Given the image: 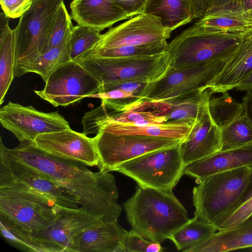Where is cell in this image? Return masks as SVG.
Returning a JSON list of instances; mask_svg holds the SVG:
<instances>
[{"label": "cell", "instance_id": "obj_1", "mask_svg": "<svg viewBox=\"0 0 252 252\" xmlns=\"http://www.w3.org/2000/svg\"><path fill=\"white\" fill-rule=\"evenodd\" d=\"M6 151L13 159L39 172L77 197L80 207L104 222L118 221L122 208L118 203L119 191L113 174L94 172L81 162L51 155L32 141H21Z\"/></svg>", "mask_w": 252, "mask_h": 252}, {"label": "cell", "instance_id": "obj_2", "mask_svg": "<svg viewBox=\"0 0 252 252\" xmlns=\"http://www.w3.org/2000/svg\"><path fill=\"white\" fill-rule=\"evenodd\" d=\"M123 207L132 229L145 238L160 243L169 239L189 219L172 190L138 186Z\"/></svg>", "mask_w": 252, "mask_h": 252}, {"label": "cell", "instance_id": "obj_3", "mask_svg": "<svg viewBox=\"0 0 252 252\" xmlns=\"http://www.w3.org/2000/svg\"><path fill=\"white\" fill-rule=\"evenodd\" d=\"M192 189L199 219L217 228L252 198V167H242L212 175Z\"/></svg>", "mask_w": 252, "mask_h": 252}, {"label": "cell", "instance_id": "obj_4", "mask_svg": "<svg viewBox=\"0 0 252 252\" xmlns=\"http://www.w3.org/2000/svg\"><path fill=\"white\" fill-rule=\"evenodd\" d=\"M0 196L30 199L51 206H80L79 200L39 172L7 154L0 138Z\"/></svg>", "mask_w": 252, "mask_h": 252}, {"label": "cell", "instance_id": "obj_5", "mask_svg": "<svg viewBox=\"0 0 252 252\" xmlns=\"http://www.w3.org/2000/svg\"><path fill=\"white\" fill-rule=\"evenodd\" d=\"M63 0H32L13 29L15 44L14 77L27 73L43 54L61 3Z\"/></svg>", "mask_w": 252, "mask_h": 252}, {"label": "cell", "instance_id": "obj_6", "mask_svg": "<svg viewBox=\"0 0 252 252\" xmlns=\"http://www.w3.org/2000/svg\"><path fill=\"white\" fill-rule=\"evenodd\" d=\"M57 206L30 199L0 196V229L16 247L29 251L31 239L54 221Z\"/></svg>", "mask_w": 252, "mask_h": 252}, {"label": "cell", "instance_id": "obj_7", "mask_svg": "<svg viewBox=\"0 0 252 252\" xmlns=\"http://www.w3.org/2000/svg\"><path fill=\"white\" fill-rule=\"evenodd\" d=\"M244 33L206 32L194 24L168 44L170 67L180 69L199 65L231 53L237 48Z\"/></svg>", "mask_w": 252, "mask_h": 252}, {"label": "cell", "instance_id": "obj_8", "mask_svg": "<svg viewBox=\"0 0 252 252\" xmlns=\"http://www.w3.org/2000/svg\"><path fill=\"white\" fill-rule=\"evenodd\" d=\"M100 83L143 80L149 83L161 78L170 66L169 54L150 56L103 57L84 55L76 61Z\"/></svg>", "mask_w": 252, "mask_h": 252}, {"label": "cell", "instance_id": "obj_9", "mask_svg": "<svg viewBox=\"0 0 252 252\" xmlns=\"http://www.w3.org/2000/svg\"><path fill=\"white\" fill-rule=\"evenodd\" d=\"M179 143L146 153L120 165L113 171L132 179L141 187L172 190L185 174Z\"/></svg>", "mask_w": 252, "mask_h": 252}, {"label": "cell", "instance_id": "obj_10", "mask_svg": "<svg viewBox=\"0 0 252 252\" xmlns=\"http://www.w3.org/2000/svg\"><path fill=\"white\" fill-rule=\"evenodd\" d=\"M56 209L53 223L31 239L29 252H78L76 241L78 233L103 221L100 216L80 206L69 208L57 206Z\"/></svg>", "mask_w": 252, "mask_h": 252}, {"label": "cell", "instance_id": "obj_11", "mask_svg": "<svg viewBox=\"0 0 252 252\" xmlns=\"http://www.w3.org/2000/svg\"><path fill=\"white\" fill-rule=\"evenodd\" d=\"M235 50L201 65L180 69L170 67L161 78L144 87L140 95L143 102L161 101L183 93L207 89Z\"/></svg>", "mask_w": 252, "mask_h": 252}, {"label": "cell", "instance_id": "obj_12", "mask_svg": "<svg viewBox=\"0 0 252 252\" xmlns=\"http://www.w3.org/2000/svg\"><path fill=\"white\" fill-rule=\"evenodd\" d=\"M102 172H111L120 165L146 153L178 144L181 140L141 135L116 134L99 131L93 137Z\"/></svg>", "mask_w": 252, "mask_h": 252}, {"label": "cell", "instance_id": "obj_13", "mask_svg": "<svg viewBox=\"0 0 252 252\" xmlns=\"http://www.w3.org/2000/svg\"><path fill=\"white\" fill-rule=\"evenodd\" d=\"M41 90L34 92L55 107L67 106L98 93L100 84L77 62L70 61L49 76Z\"/></svg>", "mask_w": 252, "mask_h": 252}, {"label": "cell", "instance_id": "obj_14", "mask_svg": "<svg viewBox=\"0 0 252 252\" xmlns=\"http://www.w3.org/2000/svg\"><path fill=\"white\" fill-rule=\"evenodd\" d=\"M172 32L162 25L158 17L144 13L110 28L86 54L122 46L166 42Z\"/></svg>", "mask_w": 252, "mask_h": 252}, {"label": "cell", "instance_id": "obj_15", "mask_svg": "<svg viewBox=\"0 0 252 252\" xmlns=\"http://www.w3.org/2000/svg\"><path fill=\"white\" fill-rule=\"evenodd\" d=\"M0 122L20 142H34L40 134L70 128L69 123L57 111L44 112L32 106L12 101L0 109Z\"/></svg>", "mask_w": 252, "mask_h": 252}, {"label": "cell", "instance_id": "obj_16", "mask_svg": "<svg viewBox=\"0 0 252 252\" xmlns=\"http://www.w3.org/2000/svg\"><path fill=\"white\" fill-rule=\"evenodd\" d=\"M212 94L209 89H206L190 132L179 143L185 166L221 150L220 128L214 122L209 110L208 102Z\"/></svg>", "mask_w": 252, "mask_h": 252}, {"label": "cell", "instance_id": "obj_17", "mask_svg": "<svg viewBox=\"0 0 252 252\" xmlns=\"http://www.w3.org/2000/svg\"><path fill=\"white\" fill-rule=\"evenodd\" d=\"M44 152L61 158L98 166L99 156L94 138L71 128L40 134L33 142Z\"/></svg>", "mask_w": 252, "mask_h": 252}, {"label": "cell", "instance_id": "obj_18", "mask_svg": "<svg viewBox=\"0 0 252 252\" xmlns=\"http://www.w3.org/2000/svg\"><path fill=\"white\" fill-rule=\"evenodd\" d=\"M69 7L77 24L100 32L129 18L114 0H72Z\"/></svg>", "mask_w": 252, "mask_h": 252}, {"label": "cell", "instance_id": "obj_19", "mask_svg": "<svg viewBox=\"0 0 252 252\" xmlns=\"http://www.w3.org/2000/svg\"><path fill=\"white\" fill-rule=\"evenodd\" d=\"M242 167H252V144L220 151L185 166L184 174L197 183L212 175Z\"/></svg>", "mask_w": 252, "mask_h": 252}, {"label": "cell", "instance_id": "obj_20", "mask_svg": "<svg viewBox=\"0 0 252 252\" xmlns=\"http://www.w3.org/2000/svg\"><path fill=\"white\" fill-rule=\"evenodd\" d=\"M252 71V29L244 32L235 51L220 73L209 84L212 94L235 88Z\"/></svg>", "mask_w": 252, "mask_h": 252}, {"label": "cell", "instance_id": "obj_21", "mask_svg": "<svg viewBox=\"0 0 252 252\" xmlns=\"http://www.w3.org/2000/svg\"><path fill=\"white\" fill-rule=\"evenodd\" d=\"M192 126L183 123L150 124L146 125L119 123L113 121H101L83 127L86 135L96 134L99 131L116 134L141 135L184 140L188 135Z\"/></svg>", "mask_w": 252, "mask_h": 252}, {"label": "cell", "instance_id": "obj_22", "mask_svg": "<svg viewBox=\"0 0 252 252\" xmlns=\"http://www.w3.org/2000/svg\"><path fill=\"white\" fill-rule=\"evenodd\" d=\"M127 231L118 221L94 224L77 235L78 252H122Z\"/></svg>", "mask_w": 252, "mask_h": 252}, {"label": "cell", "instance_id": "obj_23", "mask_svg": "<svg viewBox=\"0 0 252 252\" xmlns=\"http://www.w3.org/2000/svg\"><path fill=\"white\" fill-rule=\"evenodd\" d=\"M246 249L252 250V223L218 230L186 252H224Z\"/></svg>", "mask_w": 252, "mask_h": 252}, {"label": "cell", "instance_id": "obj_24", "mask_svg": "<svg viewBox=\"0 0 252 252\" xmlns=\"http://www.w3.org/2000/svg\"><path fill=\"white\" fill-rule=\"evenodd\" d=\"M194 24L206 32L244 33L252 29V11H219L205 15Z\"/></svg>", "mask_w": 252, "mask_h": 252}, {"label": "cell", "instance_id": "obj_25", "mask_svg": "<svg viewBox=\"0 0 252 252\" xmlns=\"http://www.w3.org/2000/svg\"><path fill=\"white\" fill-rule=\"evenodd\" d=\"M145 13L158 17L172 31L195 19L190 0H150Z\"/></svg>", "mask_w": 252, "mask_h": 252}, {"label": "cell", "instance_id": "obj_26", "mask_svg": "<svg viewBox=\"0 0 252 252\" xmlns=\"http://www.w3.org/2000/svg\"><path fill=\"white\" fill-rule=\"evenodd\" d=\"M9 18L0 13V104L14 77L16 51L13 30L9 25Z\"/></svg>", "mask_w": 252, "mask_h": 252}, {"label": "cell", "instance_id": "obj_27", "mask_svg": "<svg viewBox=\"0 0 252 252\" xmlns=\"http://www.w3.org/2000/svg\"><path fill=\"white\" fill-rule=\"evenodd\" d=\"M206 91L194 90L161 101L170 106V111L165 116L166 123H183L192 126Z\"/></svg>", "mask_w": 252, "mask_h": 252}, {"label": "cell", "instance_id": "obj_28", "mask_svg": "<svg viewBox=\"0 0 252 252\" xmlns=\"http://www.w3.org/2000/svg\"><path fill=\"white\" fill-rule=\"evenodd\" d=\"M218 231L212 224L194 217L175 231L169 239L178 250L187 252L189 249L205 241Z\"/></svg>", "mask_w": 252, "mask_h": 252}, {"label": "cell", "instance_id": "obj_29", "mask_svg": "<svg viewBox=\"0 0 252 252\" xmlns=\"http://www.w3.org/2000/svg\"><path fill=\"white\" fill-rule=\"evenodd\" d=\"M208 107L215 124L220 129L244 114L242 103L234 99L227 93H221L216 97L210 98Z\"/></svg>", "mask_w": 252, "mask_h": 252}, {"label": "cell", "instance_id": "obj_30", "mask_svg": "<svg viewBox=\"0 0 252 252\" xmlns=\"http://www.w3.org/2000/svg\"><path fill=\"white\" fill-rule=\"evenodd\" d=\"M220 135V151L252 144V124L243 114L221 128Z\"/></svg>", "mask_w": 252, "mask_h": 252}, {"label": "cell", "instance_id": "obj_31", "mask_svg": "<svg viewBox=\"0 0 252 252\" xmlns=\"http://www.w3.org/2000/svg\"><path fill=\"white\" fill-rule=\"evenodd\" d=\"M70 61L68 43L52 48L41 55L29 67L27 73L37 74L46 82L55 70Z\"/></svg>", "mask_w": 252, "mask_h": 252}, {"label": "cell", "instance_id": "obj_32", "mask_svg": "<svg viewBox=\"0 0 252 252\" xmlns=\"http://www.w3.org/2000/svg\"><path fill=\"white\" fill-rule=\"evenodd\" d=\"M100 31L77 24L73 26L69 42L70 61L76 62L99 41Z\"/></svg>", "mask_w": 252, "mask_h": 252}, {"label": "cell", "instance_id": "obj_33", "mask_svg": "<svg viewBox=\"0 0 252 252\" xmlns=\"http://www.w3.org/2000/svg\"><path fill=\"white\" fill-rule=\"evenodd\" d=\"M71 19L63 0L60 4L56 13L43 54L52 48L66 45L69 42L74 26Z\"/></svg>", "mask_w": 252, "mask_h": 252}, {"label": "cell", "instance_id": "obj_34", "mask_svg": "<svg viewBox=\"0 0 252 252\" xmlns=\"http://www.w3.org/2000/svg\"><path fill=\"white\" fill-rule=\"evenodd\" d=\"M168 44L166 41L138 46H122L87 53L84 55L103 57L154 56L165 53L166 51Z\"/></svg>", "mask_w": 252, "mask_h": 252}, {"label": "cell", "instance_id": "obj_35", "mask_svg": "<svg viewBox=\"0 0 252 252\" xmlns=\"http://www.w3.org/2000/svg\"><path fill=\"white\" fill-rule=\"evenodd\" d=\"M89 97L100 98L101 104L116 112L129 110L143 102L141 96L120 89L97 93Z\"/></svg>", "mask_w": 252, "mask_h": 252}, {"label": "cell", "instance_id": "obj_36", "mask_svg": "<svg viewBox=\"0 0 252 252\" xmlns=\"http://www.w3.org/2000/svg\"><path fill=\"white\" fill-rule=\"evenodd\" d=\"M163 251L160 243L145 238L133 229L127 231L122 245V252H159Z\"/></svg>", "mask_w": 252, "mask_h": 252}, {"label": "cell", "instance_id": "obj_37", "mask_svg": "<svg viewBox=\"0 0 252 252\" xmlns=\"http://www.w3.org/2000/svg\"><path fill=\"white\" fill-rule=\"evenodd\" d=\"M32 2V0H0L3 13L13 19L21 17L29 9Z\"/></svg>", "mask_w": 252, "mask_h": 252}, {"label": "cell", "instance_id": "obj_38", "mask_svg": "<svg viewBox=\"0 0 252 252\" xmlns=\"http://www.w3.org/2000/svg\"><path fill=\"white\" fill-rule=\"evenodd\" d=\"M148 82L143 80H126L113 82L100 86V93L106 92L115 89H120L139 96Z\"/></svg>", "mask_w": 252, "mask_h": 252}, {"label": "cell", "instance_id": "obj_39", "mask_svg": "<svg viewBox=\"0 0 252 252\" xmlns=\"http://www.w3.org/2000/svg\"><path fill=\"white\" fill-rule=\"evenodd\" d=\"M252 214V198L226 219L218 230L230 229L240 225Z\"/></svg>", "mask_w": 252, "mask_h": 252}, {"label": "cell", "instance_id": "obj_40", "mask_svg": "<svg viewBox=\"0 0 252 252\" xmlns=\"http://www.w3.org/2000/svg\"><path fill=\"white\" fill-rule=\"evenodd\" d=\"M150 0H114L129 18L145 13Z\"/></svg>", "mask_w": 252, "mask_h": 252}, {"label": "cell", "instance_id": "obj_41", "mask_svg": "<svg viewBox=\"0 0 252 252\" xmlns=\"http://www.w3.org/2000/svg\"><path fill=\"white\" fill-rule=\"evenodd\" d=\"M239 10H243L241 0H215L213 6L207 14L219 11Z\"/></svg>", "mask_w": 252, "mask_h": 252}, {"label": "cell", "instance_id": "obj_42", "mask_svg": "<svg viewBox=\"0 0 252 252\" xmlns=\"http://www.w3.org/2000/svg\"><path fill=\"white\" fill-rule=\"evenodd\" d=\"M195 19L206 15L213 6L215 0H190Z\"/></svg>", "mask_w": 252, "mask_h": 252}, {"label": "cell", "instance_id": "obj_43", "mask_svg": "<svg viewBox=\"0 0 252 252\" xmlns=\"http://www.w3.org/2000/svg\"><path fill=\"white\" fill-rule=\"evenodd\" d=\"M242 104L244 109V114L252 124V89L247 91L243 97Z\"/></svg>", "mask_w": 252, "mask_h": 252}, {"label": "cell", "instance_id": "obj_44", "mask_svg": "<svg viewBox=\"0 0 252 252\" xmlns=\"http://www.w3.org/2000/svg\"><path fill=\"white\" fill-rule=\"evenodd\" d=\"M235 88L241 91H248L252 89V71L244 78Z\"/></svg>", "mask_w": 252, "mask_h": 252}, {"label": "cell", "instance_id": "obj_45", "mask_svg": "<svg viewBox=\"0 0 252 252\" xmlns=\"http://www.w3.org/2000/svg\"><path fill=\"white\" fill-rule=\"evenodd\" d=\"M242 8L246 11H252V0H241Z\"/></svg>", "mask_w": 252, "mask_h": 252}, {"label": "cell", "instance_id": "obj_46", "mask_svg": "<svg viewBox=\"0 0 252 252\" xmlns=\"http://www.w3.org/2000/svg\"><path fill=\"white\" fill-rule=\"evenodd\" d=\"M250 223H252V214L249 217H248L245 220H244L240 225H245Z\"/></svg>", "mask_w": 252, "mask_h": 252}]
</instances>
